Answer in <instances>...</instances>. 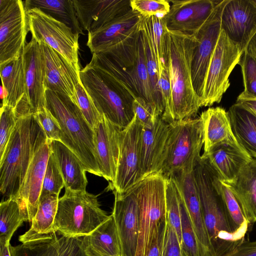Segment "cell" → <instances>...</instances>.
Returning <instances> with one entry per match:
<instances>
[{"label": "cell", "instance_id": "cell-11", "mask_svg": "<svg viewBox=\"0 0 256 256\" xmlns=\"http://www.w3.org/2000/svg\"><path fill=\"white\" fill-rule=\"evenodd\" d=\"M26 94L14 110L18 116L34 114L46 108L45 59L41 44L32 38L23 50Z\"/></svg>", "mask_w": 256, "mask_h": 256}, {"label": "cell", "instance_id": "cell-14", "mask_svg": "<svg viewBox=\"0 0 256 256\" xmlns=\"http://www.w3.org/2000/svg\"><path fill=\"white\" fill-rule=\"evenodd\" d=\"M228 0L219 1L210 18L195 35L198 42L192 62V79L200 107L208 68L221 32L222 12Z\"/></svg>", "mask_w": 256, "mask_h": 256}, {"label": "cell", "instance_id": "cell-48", "mask_svg": "<svg viewBox=\"0 0 256 256\" xmlns=\"http://www.w3.org/2000/svg\"><path fill=\"white\" fill-rule=\"evenodd\" d=\"M132 108L134 116L144 127H151L159 117L156 114L152 106L140 96L134 100Z\"/></svg>", "mask_w": 256, "mask_h": 256}, {"label": "cell", "instance_id": "cell-17", "mask_svg": "<svg viewBox=\"0 0 256 256\" xmlns=\"http://www.w3.org/2000/svg\"><path fill=\"white\" fill-rule=\"evenodd\" d=\"M220 26L244 52L256 34V4L253 0H228L222 12Z\"/></svg>", "mask_w": 256, "mask_h": 256}, {"label": "cell", "instance_id": "cell-45", "mask_svg": "<svg viewBox=\"0 0 256 256\" xmlns=\"http://www.w3.org/2000/svg\"><path fill=\"white\" fill-rule=\"evenodd\" d=\"M131 8L143 17L158 16L164 17L170 9L169 0H130Z\"/></svg>", "mask_w": 256, "mask_h": 256}, {"label": "cell", "instance_id": "cell-20", "mask_svg": "<svg viewBox=\"0 0 256 256\" xmlns=\"http://www.w3.org/2000/svg\"><path fill=\"white\" fill-rule=\"evenodd\" d=\"M45 59L46 88L71 99L76 104V86L81 82L80 72L62 56L40 41Z\"/></svg>", "mask_w": 256, "mask_h": 256}, {"label": "cell", "instance_id": "cell-50", "mask_svg": "<svg viewBox=\"0 0 256 256\" xmlns=\"http://www.w3.org/2000/svg\"><path fill=\"white\" fill-rule=\"evenodd\" d=\"M159 86L164 108L161 118L166 122L170 112L172 101V87L167 69L163 70L160 76Z\"/></svg>", "mask_w": 256, "mask_h": 256}, {"label": "cell", "instance_id": "cell-43", "mask_svg": "<svg viewBox=\"0 0 256 256\" xmlns=\"http://www.w3.org/2000/svg\"><path fill=\"white\" fill-rule=\"evenodd\" d=\"M64 187V182L62 173L51 150L40 198L51 194L59 195Z\"/></svg>", "mask_w": 256, "mask_h": 256}, {"label": "cell", "instance_id": "cell-19", "mask_svg": "<svg viewBox=\"0 0 256 256\" xmlns=\"http://www.w3.org/2000/svg\"><path fill=\"white\" fill-rule=\"evenodd\" d=\"M52 141L48 140L34 155L16 198L28 212L32 222L36 214L44 178L52 150Z\"/></svg>", "mask_w": 256, "mask_h": 256}, {"label": "cell", "instance_id": "cell-4", "mask_svg": "<svg viewBox=\"0 0 256 256\" xmlns=\"http://www.w3.org/2000/svg\"><path fill=\"white\" fill-rule=\"evenodd\" d=\"M46 108L58 122L60 142L72 151L86 172L101 176L94 142V131L78 105L51 90L46 91Z\"/></svg>", "mask_w": 256, "mask_h": 256}, {"label": "cell", "instance_id": "cell-22", "mask_svg": "<svg viewBox=\"0 0 256 256\" xmlns=\"http://www.w3.org/2000/svg\"><path fill=\"white\" fill-rule=\"evenodd\" d=\"M82 30L88 32L102 28L130 10V0H72Z\"/></svg>", "mask_w": 256, "mask_h": 256}, {"label": "cell", "instance_id": "cell-33", "mask_svg": "<svg viewBox=\"0 0 256 256\" xmlns=\"http://www.w3.org/2000/svg\"><path fill=\"white\" fill-rule=\"evenodd\" d=\"M140 28L148 38L152 46L160 76L167 69V32L165 16L142 17Z\"/></svg>", "mask_w": 256, "mask_h": 256}, {"label": "cell", "instance_id": "cell-9", "mask_svg": "<svg viewBox=\"0 0 256 256\" xmlns=\"http://www.w3.org/2000/svg\"><path fill=\"white\" fill-rule=\"evenodd\" d=\"M28 30L32 38L42 42L62 56L76 68L78 62L80 34L65 24L37 8L26 10Z\"/></svg>", "mask_w": 256, "mask_h": 256}, {"label": "cell", "instance_id": "cell-6", "mask_svg": "<svg viewBox=\"0 0 256 256\" xmlns=\"http://www.w3.org/2000/svg\"><path fill=\"white\" fill-rule=\"evenodd\" d=\"M110 216L100 208L96 196L86 190H65L58 200L53 228L66 236L83 237L91 234Z\"/></svg>", "mask_w": 256, "mask_h": 256}, {"label": "cell", "instance_id": "cell-27", "mask_svg": "<svg viewBox=\"0 0 256 256\" xmlns=\"http://www.w3.org/2000/svg\"><path fill=\"white\" fill-rule=\"evenodd\" d=\"M202 156L208 158L220 179L227 184L233 182L242 168L253 158L242 148L228 144H220Z\"/></svg>", "mask_w": 256, "mask_h": 256}, {"label": "cell", "instance_id": "cell-37", "mask_svg": "<svg viewBox=\"0 0 256 256\" xmlns=\"http://www.w3.org/2000/svg\"><path fill=\"white\" fill-rule=\"evenodd\" d=\"M28 212L15 198L2 200L0 204V241L10 242L16 230L25 221Z\"/></svg>", "mask_w": 256, "mask_h": 256}, {"label": "cell", "instance_id": "cell-35", "mask_svg": "<svg viewBox=\"0 0 256 256\" xmlns=\"http://www.w3.org/2000/svg\"><path fill=\"white\" fill-rule=\"evenodd\" d=\"M58 200L59 195L56 194L40 198L38 210L30 228L20 236L18 240L35 234H46L54 232L53 225L57 212Z\"/></svg>", "mask_w": 256, "mask_h": 256}, {"label": "cell", "instance_id": "cell-42", "mask_svg": "<svg viewBox=\"0 0 256 256\" xmlns=\"http://www.w3.org/2000/svg\"><path fill=\"white\" fill-rule=\"evenodd\" d=\"M238 64L241 68L244 90L237 100L256 98V58L244 50Z\"/></svg>", "mask_w": 256, "mask_h": 256}, {"label": "cell", "instance_id": "cell-1", "mask_svg": "<svg viewBox=\"0 0 256 256\" xmlns=\"http://www.w3.org/2000/svg\"><path fill=\"white\" fill-rule=\"evenodd\" d=\"M193 174L214 256H224L245 238L233 228L219 189L220 177L206 158H198Z\"/></svg>", "mask_w": 256, "mask_h": 256}, {"label": "cell", "instance_id": "cell-24", "mask_svg": "<svg viewBox=\"0 0 256 256\" xmlns=\"http://www.w3.org/2000/svg\"><path fill=\"white\" fill-rule=\"evenodd\" d=\"M169 123L159 116L151 127L143 126L140 150L142 179L158 173L164 153Z\"/></svg>", "mask_w": 256, "mask_h": 256}, {"label": "cell", "instance_id": "cell-54", "mask_svg": "<svg viewBox=\"0 0 256 256\" xmlns=\"http://www.w3.org/2000/svg\"><path fill=\"white\" fill-rule=\"evenodd\" d=\"M245 50L256 58V34L251 39Z\"/></svg>", "mask_w": 256, "mask_h": 256}, {"label": "cell", "instance_id": "cell-34", "mask_svg": "<svg viewBox=\"0 0 256 256\" xmlns=\"http://www.w3.org/2000/svg\"><path fill=\"white\" fill-rule=\"evenodd\" d=\"M26 10L37 8L65 24L74 32L84 34L78 19L73 0H26L24 1Z\"/></svg>", "mask_w": 256, "mask_h": 256}, {"label": "cell", "instance_id": "cell-25", "mask_svg": "<svg viewBox=\"0 0 256 256\" xmlns=\"http://www.w3.org/2000/svg\"><path fill=\"white\" fill-rule=\"evenodd\" d=\"M186 208L198 240L207 252L214 256L212 248L204 224L201 205L193 171L178 172L172 175Z\"/></svg>", "mask_w": 256, "mask_h": 256}, {"label": "cell", "instance_id": "cell-16", "mask_svg": "<svg viewBox=\"0 0 256 256\" xmlns=\"http://www.w3.org/2000/svg\"><path fill=\"white\" fill-rule=\"evenodd\" d=\"M18 240L22 244H10L11 256H88L82 237H68L56 231Z\"/></svg>", "mask_w": 256, "mask_h": 256}, {"label": "cell", "instance_id": "cell-53", "mask_svg": "<svg viewBox=\"0 0 256 256\" xmlns=\"http://www.w3.org/2000/svg\"><path fill=\"white\" fill-rule=\"evenodd\" d=\"M236 103L256 116V98L236 100Z\"/></svg>", "mask_w": 256, "mask_h": 256}, {"label": "cell", "instance_id": "cell-29", "mask_svg": "<svg viewBox=\"0 0 256 256\" xmlns=\"http://www.w3.org/2000/svg\"><path fill=\"white\" fill-rule=\"evenodd\" d=\"M227 184L246 220L250 224L256 222V160L252 158L244 165L234 180Z\"/></svg>", "mask_w": 256, "mask_h": 256}, {"label": "cell", "instance_id": "cell-30", "mask_svg": "<svg viewBox=\"0 0 256 256\" xmlns=\"http://www.w3.org/2000/svg\"><path fill=\"white\" fill-rule=\"evenodd\" d=\"M0 74L2 85L6 92L2 106L14 110L22 102L26 94L23 52L18 58L0 64Z\"/></svg>", "mask_w": 256, "mask_h": 256}, {"label": "cell", "instance_id": "cell-46", "mask_svg": "<svg viewBox=\"0 0 256 256\" xmlns=\"http://www.w3.org/2000/svg\"><path fill=\"white\" fill-rule=\"evenodd\" d=\"M18 118L14 109L2 106L0 118V158L2 156L16 126Z\"/></svg>", "mask_w": 256, "mask_h": 256}, {"label": "cell", "instance_id": "cell-44", "mask_svg": "<svg viewBox=\"0 0 256 256\" xmlns=\"http://www.w3.org/2000/svg\"><path fill=\"white\" fill-rule=\"evenodd\" d=\"M75 91L76 104L88 124L94 129L102 120L103 116L98 110L82 82L76 86Z\"/></svg>", "mask_w": 256, "mask_h": 256}, {"label": "cell", "instance_id": "cell-12", "mask_svg": "<svg viewBox=\"0 0 256 256\" xmlns=\"http://www.w3.org/2000/svg\"><path fill=\"white\" fill-rule=\"evenodd\" d=\"M143 126L137 118L122 132L119 160L114 180L109 189L123 194L142 180L140 150Z\"/></svg>", "mask_w": 256, "mask_h": 256}, {"label": "cell", "instance_id": "cell-5", "mask_svg": "<svg viewBox=\"0 0 256 256\" xmlns=\"http://www.w3.org/2000/svg\"><path fill=\"white\" fill-rule=\"evenodd\" d=\"M169 126L166 147L158 172L166 179L176 173L192 172L204 144L200 116L173 121Z\"/></svg>", "mask_w": 256, "mask_h": 256}, {"label": "cell", "instance_id": "cell-21", "mask_svg": "<svg viewBox=\"0 0 256 256\" xmlns=\"http://www.w3.org/2000/svg\"><path fill=\"white\" fill-rule=\"evenodd\" d=\"M93 130L101 176L112 183L116 176L123 130L112 124L104 116Z\"/></svg>", "mask_w": 256, "mask_h": 256}, {"label": "cell", "instance_id": "cell-47", "mask_svg": "<svg viewBox=\"0 0 256 256\" xmlns=\"http://www.w3.org/2000/svg\"><path fill=\"white\" fill-rule=\"evenodd\" d=\"M44 131L46 139L60 141L62 130L58 122L50 111L46 108L33 114Z\"/></svg>", "mask_w": 256, "mask_h": 256}, {"label": "cell", "instance_id": "cell-10", "mask_svg": "<svg viewBox=\"0 0 256 256\" xmlns=\"http://www.w3.org/2000/svg\"><path fill=\"white\" fill-rule=\"evenodd\" d=\"M243 53L240 46L221 30L208 68L201 107L221 101L230 86V75Z\"/></svg>", "mask_w": 256, "mask_h": 256}, {"label": "cell", "instance_id": "cell-56", "mask_svg": "<svg viewBox=\"0 0 256 256\" xmlns=\"http://www.w3.org/2000/svg\"><path fill=\"white\" fill-rule=\"evenodd\" d=\"M254 3L256 4V0H253Z\"/></svg>", "mask_w": 256, "mask_h": 256}, {"label": "cell", "instance_id": "cell-55", "mask_svg": "<svg viewBox=\"0 0 256 256\" xmlns=\"http://www.w3.org/2000/svg\"><path fill=\"white\" fill-rule=\"evenodd\" d=\"M10 247V242L0 241V256H11Z\"/></svg>", "mask_w": 256, "mask_h": 256}, {"label": "cell", "instance_id": "cell-40", "mask_svg": "<svg viewBox=\"0 0 256 256\" xmlns=\"http://www.w3.org/2000/svg\"><path fill=\"white\" fill-rule=\"evenodd\" d=\"M140 30L144 50L146 66L150 78L156 110L158 115L162 117L164 108L159 86L160 74L158 68L150 40L141 28Z\"/></svg>", "mask_w": 256, "mask_h": 256}, {"label": "cell", "instance_id": "cell-32", "mask_svg": "<svg viewBox=\"0 0 256 256\" xmlns=\"http://www.w3.org/2000/svg\"><path fill=\"white\" fill-rule=\"evenodd\" d=\"M228 113L238 142L250 156L256 158V116L236 103Z\"/></svg>", "mask_w": 256, "mask_h": 256}, {"label": "cell", "instance_id": "cell-36", "mask_svg": "<svg viewBox=\"0 0 256 256\" xmlns=\"http://www.w3.org/2000/svg\"><path fill=\"white\" fill-rule=\"evenodd\" d=\"M131 80L138 96L145 100L152 107L156 114L158 115L151 89L145 59L144 50L140 28L138 33L136 46L135 64L130 72Z\"/></svg>", "mask_w": 256, "mask_h": 256}, {"label": "cell", "instance_id": "cell-31", "mask_svg": "<svg viewBox=\"0 0 256 256\" xmlns=\"http://www.w3.org/2000/svg\"><path fill=\"white\" fill-rule=\"evenodd\" d=\"M82 240L88 256H121L118 233L112 214L91 234L82 237Z\"/></svg>", "mask_w": 256, "mask_h": 256}, {"label": "cell", "instance_id": "cell-15", "mask_svg": "<svg viewBox=\"0 0 256 256\" xmlns=\"http://www.w3.org/2000/svg\"><path fill=\"white\" fill-rule=\"evenodd\" d=\"M112 212L118 238L121 256H135L139 227V209L134 188L123 194L113 192Z\"/></svg>", "mask_w": 256, "mask_h": 256}, {"label": "cell", "instance_id": "cell-49", "mask_svg": "<svg viewBox=\"0 0 256 256\" xmlns=\"http://www.w3.org/2000/svg\"><path fill=\"white\" fill-rule=\"evenodd\" d=\"M162 256H186L174 230L168 220Z\"/></svg>", "mask_w": 256, "mask_h": 256}, {"label": "cell", "instance_id": "cell-51", "mask_svg": "<svg viewBox=\"0 0 256 256\" xmlns=\"http://www.w3.org/2000/svg\"><path fill=\"white\" fill-rule=\"evenodd\" d=\"M166 222L167 218L160 226L147 256H162Z\"/></svg>", "mask_w": 256, "mask_h": 256}, {"label": "cell", "instance_id": "cell-28", "mask_svg": "<svg viewBox=\"0 0 256 256\" xmlns=\"http://www.w3.org/2000/svg\"><path fill=\"white\" fill-rule=\"evenodd\" d=\"M52 150L62 173L65 190L86 191V170L77 156L60 141H52Z\"/></svg>", "mask_w": 256, "mask_h": 256}, {"label": "cell", "instance_id": "cell-38", "mask_svg": "<svg viewBox=\"0 0 256 256\" xmlns=\"http://www.w3.org/2000/svg\"><path fill=\"white\" fill-rule=\"evenodd\" d=\"M218 184L221 194L235 232L244 238L250 224L246 218L240 206L229 186L220 178Z\"/></svg>", "mask_w": 256, "mask_h": 256}, {"label": "cell", "instance_id": "cell-7", "mask_svg": "<svg viewBox=\"0 0 256 256\" xmlns=\"http://www.w3.org/2000/svg\"><path fill=\"white\" fill-rule=\"evenodd\" d=\"M166 179L150 175L133 188L139 209L140 227L135 256H147L162 224L166 220Z\"/></svg>", "mask_w": 256, "mask_h": 256}, {"label": "cell", "instance_id": "cell-13", "mask_svg": "<svg viewBox=\"0 0 256 256\" xmlns=\"http://www.w3.org/2000/svg\"><path fill=\"white\" fill-rule=\"evenodd\" d=\"M28 30L24 1L0 0V64L20 56Z\"/></svg>", "mask_w": 256, "mask_h": 256}, {"label": "cell", "instance_id": "cell-3", "mask_svg": "<svg viewBox=\"0 0 256 256\" xmlns=\"http://www.w3.org/2000/svg\"><path fill=\"white\" fill-rule=\"evenodd\" d=\"M46 140L33 114L18 118L0 158V191L6 199L17 198L32 158Z\"/></svg>", "mask_w": 256, "mask_h": 256}, {"label": "cell", "instance_id": "cell-8", "mask_svg": "<svg viewBox=\"0 0 256 256\" xmlns=\"http://www.w3.org/2000/svg\"><path fill=\"white\" fill-rule=\"evenodd\" d=\"M80 74L82 85L99 112L120 128H127L134 118V98L88 64Z\"/></svg>", "mask_w": 256, "mask_h": 256}, {"label": "cell", "instance_id": "cell-41", "mask_svg": "<svg viewBox=\"0 0 256 256\" xmlns=\"http://www.w3.org/2000/svg\"><path fill=\"white\" fill-rule=\"evenodd\" d=\"M166 214L168 222L174 230L182 244L180 192L175 182L171 178L166 179Z\"/></svg>", "mask_w": 256, "mask_h": 256}, {"label": "cell", "instance_id": "cell-26", "mask_svg": "<svg viewBox=\"0 0 256 256\" xmlns=\"http://www.w3.org/2000/svg\"><path fill=\"white\" fill-rule=\"evenodd\" d=\"M200 118L204 128L203 154L222 144L242 148L234 136L228 113L224 108L220 106L208 108L202 113Z\"/></svg>", "mask_w": 256, "mask_h": 256}, {"label": "cell", "instance_id": "cell-39", "mask_svg": "<svg viewBox=\"0 0 256 256\" xmlns=\"http://www.w3.org/2000/svg\"><path fill=\"white\" fill-rule=\"evenodd\" d=\"M179 192L182 230L181 246L185 256H212L200 244L180 191Z\"/></svg>", "mask_w": 256, "mask_h": 256}, {"label": "cell", "instance_id": "cell-52", "mask_svg": "<svg viewBox=\"0 0 256 256\" xmlns=\"http://www.w3.org/2000/svg\"><path fill=\"white\" fill-rule=\"evenodd\" d=\"M224 256H256V240L251 242L244 240Z\"/></svg>", "mask_w": 256, "mask_h": 256}, {"label": "cell", "instance_id": "cell-2", "mask_svg": "<svg viewBox=\"0 0 256 256\" xmlns=\"http://www.w3.org/2000/svg\"><path fill=\"white\" fill-rule=\"evenodd\" d=\"M197 42L194 35L168 30L167 70L172 90L171 106L166 120L168 123L192 118L200 108L191 71Z\"/></svg>", "mask_w": 256, "mask_h": 256}, {"label": "cell", "instance_id": "cell-18", "mask_svg": "<svg viewBox=\"0 0 256 256\" xmlns=\"http://www.w3.org/2000/svg\"><path fill=\"white\" fill-rule=\"evenodd\" d=\"M170 9L165 20L168 30L196 35L220 0H169Z\"/></svg>", "mask_w": 256, "mask_h": 256}, {"label": "cell", "instance_id": "cell-23", "mask_svg": "<svg viewBox=\"0 0 256 256\" xmlns=\"http://www.w3.org/2000/svg\"><path fill=\"white\" fill-rule=\"evenodd\" d=\"M142 17L131 9L99 30L88 32L86 46L92 54L98 53L122 42L140 30Z\"/></svg>", "mask_w": 256, "mask_h": 256}]
</instances>
